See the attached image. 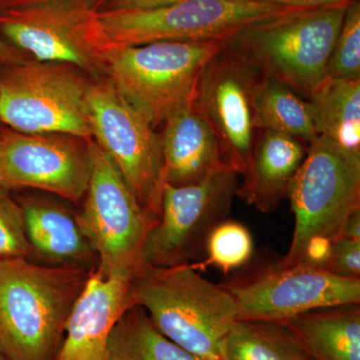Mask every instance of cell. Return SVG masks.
<instances>
[{"instance_id":"obj_1","label":"cell","mask_w":360,"mask_h":360,"mask_svg":"<svg viewBox=\"0 0 360 360\" xmlns=\"http://www.w3.org/2000/svg\"><path fill=\"white\" fill-rule=\"evenodd\" d=\"M79 267L0 260V352L7 360H56L87 277Z\"/></svg>"},{"instance_id":"obj_2","label":"cell","mask_w":360,"mask_h":360,"mask_svg":"<svg viewBox=\"0 0 360 360\" xmlns=\"http://www.w3.org/2000/svg\"><path fill=\"white\" fill-rule=\"evenodd\" d=\"M134 305L148 314L161 335L206 360H222V342L238 321L232 296L186 264L141 265L131 281Z\"/></svg>"},{"instance_id":"obj_3","label":"cell","mask_w":360,"mask_h":360,"mask_svg":"<svg viewBox=\"0 0 360 360\" xmlns=\"http://www.w3.org/2000/svg\"><path fill=\"white\" fill-rule=\"evenodd\" d=\"M288 198L295 232L290 250L276 264L323 266L345 222L360 210V153L319 136L309 146Z\"/></svg>"},{"instance_id":"obj_4","label":"cell","mask_w":360,"mask_h":360,"mask_svg":"<svg viewBox=\"0 0 360 360\" xmlns=\"http://www.w3.org/2000/svg\"><path fill=\"white\" fill-rule=\"evenodd\" d=\"M350 2L258 21L224 39V49L258 75L307 99L328 77L329 58Z\"/></svg>"},{"instance_id":"obj_5","label":"cell","mask_w":360,"mask_h":360,"mask_svg":"<svg viewBox=\"0 0 360 360\" xmlns=\"http://www.w3.org/2000/svg\"><path fill=\"white\" fill-rule=\"evenodd\" d=\"M224 49V40L110 46L104 75L155 127L194 101L205 66Z\"/></svg>"},{"instance_id":"obj_6","label":"cell","mask_w":360,"mask_h":360,"mask_svg":"<svg viewBox=\"0 0 360 360\" xmlns=\"http://www.w3.org/2000/svg\"><path fill=\"white\" fill-rule=\"evenodd\" d=\"M300 11L255 0H187L146 9L98 11L108 47L224 40L258 21Z\"/></svg>"},{"instance_id":"obj_7","label":"cell","mask_w":360,"mask_h":360,"mask_svg":"<svg viewBox=\"0 0 360 360\" xmlns=\"http://www.w3.org/2000/svg\"><path fill=\"white\" fill-rule=\"evenodd\" d=\"M90 84L77 66L25 59L0 78V120L18 132L65 134L90 141Z\"/></svg>"},{"instance_id":"obj_8","label":"cell","mask_w":360,"mask_h":360,"mask_svg":"<svg viewBox=\"0 0 360 360\" xmlns=\"http://www.w3.org/2000/svg\"><path fill=\"white\" fill-rule=\"evenodd\" d=\"M94 167L78 226L99 257L106 277L132 278L142 265L149 231L158 221L143 210L122 174L96 141Z\"/></svg>"},{"instance_id":"obj_9","label":"cell","mask_w":360,"mask_h":360,"mask_svg":"<svg viewBox=\"0 0 360 360\" xmlns=\"http://www.w3.org/2000/svg\"><path fill=\"white\" fill-rule=\"evenodd\" d=\"M87 115L92 139L110 156L143 210L160 219L165 186L160 135L106 77L90 84Z\"/></svg>"},{"instance_id":"obj_10","label":"cell","mask_w":360,"mask_h":360,"mask_svg":"<svg viewBox=\"0 0 360 360\" xmlns=\"http://www.w3.org/2000/svg\"><path fill=\"white\" fill-rule=\"evenodd\" d=\"M97 14L96 0H47L2 9L0 32L37 60L68 63L97 79L108 49Z\"/></svg>"},{"instance_id":"obj_11","label":"cell","mask_w":360,"mask_h":360,"mask_svg":"<svg viewBox=\"0 0 360 360\" xmlns=\"http://www.w3.org/2000/svg\"><path fill=\"white\" fill-rule=\"evenodd\" d=\"M220 285L233 298L238 321L281 323L311 310L360 303V279L303 262L272 264Z\"/></svg>"},{"instance_id":"obj_12","label":"cell","mask_w":360,"mask_h":360,"mask_svg":"<svg viewBox=\"0 0 360 360\" xmlns=\"http://www.w3.org/2000/svg\"><path fill=\"white\" fill-rule=\"evenodd\" d=\"M238 184V172L225 169L189 186L165 184L160 219L142 250V265L186 264L229 215Z\"/></svg>"},{"instance_id":"obj_13","label":"cell","mask_w":360,"mask_h":360,"mask_svg":"<svg viewBox=\"0 0 360 360\" xmlns=\"http://www.w3.org/2000/svg\"><path fill=\"white\" fill-rule=\"evenodd\" d=\"M0 135L1 186L42 189L73 202L84 198L94 167L92 139L15 130Z\"/></svg>"},{"instance_id":"obj_14","label":"cell","mask_w":360,"mask_h":360,"mask_svg":"<svg viewBox=\"0 0 360 360\" xmlns=\"http://www.w3.org/2000/svg\"><path fill=\"white\" fill-rule=\"evenodd\" d=\"M259 75L222 49L205 66L194 103L219 141L225 165L239 175L258 132L253 94Z\"/></svg>"},{"instance_id":"obj_15","label":"cell","mask_w":360,"mask_h":360,"mask_svg":"<svg viewBox=\"0 0 360 360\" xmlns=\"http://www.w3.org/2000/svg\"><path fill=\"white\" fill-rule=\"evenodd\" d=\"M131 281L104 276L97 269L89 272L56 360H110L111 331L130 307Z\"/></svg>"},{"instance_id":"obj_16","label":"cell","mask_w":360,"mask_h":360,"mask_svg":"<svg viewBox=\"0 0 360 360\" xmlns=\"http://www.w3.org/2000/svg\"><path fill=\"white\" fill-rule=\"evenodd\" d=\"M161 137L165 184H198L225 169L219 141L194 101L165 122Z\"/></svg>"},{"instance_id":"obj_17","label":"cell","mask_w":360,"mask_h":360,"mask_svg":"<svg viewBox=\"0 0 360 360\" xmlns=\"http://www.w3.org/2000/svg\"><path fill=\"white\" fill-rule=\"evenodd\" d=\"M307 149V143L295 137L271 130H258L236 196L258 212H274L290 195L291 184Z\"/></svg>"},{"instance_id":"obj_18","label":"cell","mask_w":360,"mask_h":360,"mask_svg":"<svg viewBox=\"0 0 360 360\" xmlns=\"http://www.w3.org/2000/svg\"><path fill=\"white\" fill-rule=\"evenodd\" d=\"M357 305L304 312L281 322L312 360H360Z\"/></svg>"},{"instance_id":"obj_19","label":"cell","mask_w":360,"mask_h":360,"mask_svg":"<svg viewBox=\"0 0 360 360\" xmlns=\"http://www.w3.org/2000/svg\"><path fill=\"white\" fill-rule=\"evenodd\" d=\"M307 101L319 136L360 153V78L328 77Z\"/></svg>"},{"instance_id":"obj_20","label":"cell","mask_w":360,"mask_h":360,"mask_svg":"<svg viewBox=\"0 0 360 360\" xmlns=\"http://www.w3.org/2000/svg\"><path fill=\"white\" fill-rule=\"evenodd\" d=\"M26 236L42 257L54 262H77L91 255V248L70 212L41 200L22 206Z\"/></svg>"},{"instance_id":"obj_21","label":"cell","mask_w":360,"mask_h":360,"mask_svg":"<svg viewBox=\"0 0 360 360\" xmlns=\"http://www.w3.org/2000/svg\"><path fill=\"white\" fill-rule=\"evenodd\" d=\"M258 130L295 137L307 146L319 139L307 99L288 85L259 75L253 94Z\"/></svg>"},{"instance_id":"obj_22","label":"cell","mask_w":360,"mask_h":360,"mask_svg":"<svg viewBox=\"0 0 360 360\" xmlns=\"http://www.w3.org/2000/svg\"><path fill=\"white\" fill-rule=\"evenodd\" d=\"M110 360H206L161 335L141 307H130L111 331Z\"/></svg>"},{"instance_id":"obj_23","label":"cell","mask_w":360,"mask_h":360,"mask_svg":"<svg viewBox=\"0 0 360 360\" xmlns=\"http://www.w3.org/2000/svg\"><path fill=\"white\" fill-rule=\"evenodd\" d=\"M221 354L222 360H309L290 329L269 321H236Z\"/></svg>"},{"instance_id":"obj_24","label":"cell","mask_w":360,"mask_h":360,"mask_svg":"<svg viewBox=\"0 0 360 360\" xmlns=\"http://www.w3.org/2000/svg\"><path fill=\"white\" fill-rule=\"evenodd\" d=\"M207 259L202 266L212 265L224 274L245 265L253 252L250 231L234 220H224L210 232L205 243Z\"/></svg>"},{"instance_id":"obj_25","label":"cell","mask_w":360,"mask_h":360,"mask_svg":"<svg viewBox=\"0 0 360 360\" xmlns=\"http://www.w3.org/2000/svg\"><path fill=\"white\" fill-rule=\"evenodd\" d=\"M328 77L360 78V2L348 4L328 66Z\"/></svg>"},{"instance_id":"obj_26","label":"cell","mask_w":360,"mask_h":360,"mask_svg":"<svg viewBox=\"0 0 360 360\" xmlns=\"http://www.w3.org/2000/svg\"><path fill=\"white\" fill-rule=\"evenodd\" d=\"M0 184V260L27 258L33 252L26 236L25 213Z\"/></svg>"},{"instance_id":"obj_27","label":"cell","mask_w":360,"mask_h":360,"mask_svg":"<svg viewBox=\"0 0 360 360\" xmlns=\"http://www.w3.org/2000/svg\"><path fill=\"white\" fill-rule=\"evenodd\" d=\"M322 267L338 276L360 279V239L338 238Z\"/></svg>"},{"instance_id":"obj_28","label":"cell","mask_w":360,"mask_h":360,"mask_svg":"<svg viewBox=\"0 0 360 360\" xmlns=\"http://www.w3.org/2000/svg\"><path fill=\"white\" fill-rule=\"evenodd\" d=\"M187 0H104L98 11H118V9H146L179 4Z\"/></svg>"},{"instance_id":"obj_29","label":"cell","mask_w":360,"mask_h":360,"mask_svg":"<svg viewBox=\"0 0 360 360\" xmlns=\"http://www.w3.org/2000/svg\"><path fill=\"white\" fill-rule=\"evenodd\" d=\"M255 1L266 2V4H277V6L291 7V8L314 9L345 4L352 0H255Z\"/></svg>"},{"instance_id":"obj_30","label":"cell","mask_w":360,"mask_h":360,"mask_svg":"<svg viewBox=\"0 0 360 360\" xmlns=\"http://www.w3.org/2000/svg\"><path fill=\"white\" fill-rule=\"evenodd\" d=\"M22 51L7 44L0 37V66L13 65L25 60Z\"/></svg>"},{"instance_id":"obj_31","label":"cell","mask_w":360,"mask_h":360,"mask_svg":"<svg viewBox=\"0 0 360 360\" xmlns=\"http://www.w3.org/2000/svg\"><path fill=\"white\" fill-rule=\"evenodd\" d=\"M340 238L360 239V210L350 215L343 226Z\"/></svg>"},{"instance_id":"obj_32","label":"cell","mask_w":360,"mask_h":360,"mask_svg":"<svg viewBox=\"0 0 360 360\" xmlns=\"http://www.w3.org/2000/svg\"><path fill=\"white\" fill-rule=\"evenodd\" d=\"M42 1H47V0H0V8H13V7L30 6V4Z\"/></svg>"},{"instance_id":"obj_33","label":"cell","mask_w":360,"mask_h":360,"mask_svg":"<svg viewBox=\"0 0 360 360\" xmlns=\"http://www.w3.org/2000/svg\"><path fill=\"white\" fill-rule=\"evenodd\" d=\"M0 174H1V135H0Z\"/></svg>"},{"instance_id":"obj_34","label":"cell","mask_w":360,"mask_h":360,"mask_svg":"<svg viewBox=\"0 0 360 360\" xmlns=\"http://www.w3.org/2000/svg\"><path fill=\"white\" fill-rule=\"evenodd\" d=\"M97 1V6H101V4H103V2L104 1V0H96Z\"/></svg>"},{"instance_id":"obj_35","label":"cell","mask_w":360,"mask_h":360,"mask_svg":"<svg viewBox=\"0 0 360 360\" xmlns=\"http://www.w3.org/2000/svg\"><path fill=\"white\" fill-rule=\"evenodd\" d=\"M0 360H7L6 357H4V355L1 354V352H0Z\"/></svg>"},{"instance_id":"obj_36","label":"cell","mask_w":360,"mask_h":360,"mask_svg":"<svg viewBox=\"0 0 360 360\" xmlns=\"http://www.w3.org/2000/svg\"><path fill=\"white\" fill-rule=\"evenodd\" d=\"M309 360H312V359H309Z\"/></svg>"}]
</instances>
